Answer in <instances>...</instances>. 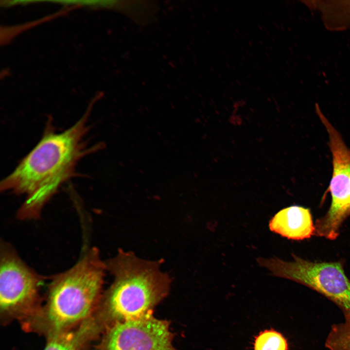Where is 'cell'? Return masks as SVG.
I'll return each instance as SVG.
<instances>
[{
	"instance_id": "6da1fadb",
	"label": "cell",
	"mask_w": 350,
	"mask_h": 350,
	"mask_svg": "<svg viewBox=\"0 0 350 350\" xmlns=\"http://www.w3.org/2000/svg\"><path fill=\"white\" fill-rule=\"evenodd\" d=\"M94 102L75 123L62 132H57L52 120H48L38 143L1 181V192L25 196L17 212L19 219L39 218L60 187L75 176L80 160L105 147L102 142L89 146L87 139Z\"/></svg>"
},
{
	"instance_id": "7a4b0ae2",
	"label": "cell",
	"mask_w": 350,
	"mask_h": 350,
	"mask_svg": "<svg viewBox=\"0 0 350 350\" xmlns=\"http://www.w3.org/2000/svg\"><path fill=\"white\" fill-rule=\"evenodd\" d=\"M105 262L114 280L92 317L101 333L116 323L153 314L169 294L171 279L161 270L160 261L143 259L121 249Z\"/></svg>"
},
{
	"instance_id": "3957f363",
	"label": "cell",
	"mask_w": 350,
	"mask_h": 350,
	"mask_svg": "<svg viewBox=\"0 0 350 350\" xmlns=\"http://www.w3.org/2000/svg\"><path fill=\"white\" fill-rule=\"evenodd\" d=\"M106 271L98 249H88L72 267L51 277L46 303L28 328L50 336L91 318L103 295Z\"/></svg>"
},
{
	"instance_id": "277c9868",
	"label": "cell",
	"mask_w": 350,
	"mask_h": 350,
	"mask_svg": "<svg viewBox=\"0 0 350 350\" xmlns=\"http://www.w3.org/2000/svg\"><path fill=\"white\" fill-rule=\"evenodd\" d=\"M42 276L27 265L14 248L1 242L0 310L6 320L18 319L27 326L39 315Z\"/></svg>"
},
{
	"instance_id": "5b68a950",
	"label": "cell",
	"mask_w": 350,
	"mask_h": 350,
	"mask_svg": "<svg viewBox=\"0 0 350 350\" xmlns=\"http://www.w3.org/2000/svg\"><path fill=\"white\" fill-rule=\"evenodd\" d=\"M293 262L277 258L257 259L273 275L305 285L332 301L344 315H350V280L339 262H313L293 256Z\"/></svg>"
},
{
	"instance_id": "8992f818",
	"label": "cell",
	"mask_w": 350,
	"mask_h": 350,
	"mask_svg": "<svg viewBox=\"0 0 350 350\" xmlns=\"http://www.w3.org/2000/svg\"><path fill=\"white\" fill-rule=\"evenodd\" d=\"M315 111L329 134L332 173L327 190L331 193V204L327 213L316 221L314 235L333 240L338 236L343 222L350 216V149L317 104Z\"/></svg>"
},
{
	"instance_id": "52a82bcc",
	"label": "cell",
	"mask_w": 350,
	"mask_h": 350,
	"mask_svg": "<svg viewBox=\"0 0 350 350\" xmlns=\"http://www.w3.org/2000/svg\"><path fill=\"white\" fill-rule=\"evenodd\" d=\"M170 322L153 314L130 319L106 328L99 350H178L173 345Z\"/></svg>"
},
{
	"instance_id": "ba28073f",
	"label": "cell",
	"mask_w": 350,
	"mask_h": 350,
	"mask_svg": "<svg viewBox=\"0 0 350 350\" xmlns=\"http://www.w3.org/2000/svg\"><path fill=\"white\" fill-rule=\"evenodd\" d=\"M269 227L283 237L297 240L309 238L315 232L310 210L299 206L280 210L269 221Z\"/></svg>"
},
{
	"instance_id": "9c48e42d",
	"label": "cell",
	"mask_w": 350,
	"mask_h": 350,
	"mask_svg": "<svg viewBox=\"0 0 350 350\" xmlns=\"http://www.w3.org/2000/svg\"><path fill=\"white\" fill-rule=\"evenodd\" d=\"M312 10L320 12L326 28L343 31L350 27V0H307L302 1Z\"/></svg>"
},
{
	"instance_id": "30bf717a",
	"label": "cell",
	"mask_w": 350,
	"mask_h": 350,
	"mask_svg": "<svg viewBox=\"0 0 350 350\" xmlns=\"http://www.w3.org/2000/svg\"><path fill=\"white\" fill-rule=\"evenodd\" d=\"M90 338L82 326L74 332L70 331L49 336L44 350H80L83 342Z\"/></svg>"
},
{
	"instance_id": "8fae6325",
	"label": "cell",
	"mask_w": 350,
	"mask_h": 350,
	"mask_svg": "<svg viewBox=\"0 0 350 350\" xmlns=\"http://www.w3.org/2000/svg\"><path fill=\"white\" fill-rule=\"evenodd\" d=\"M286 339L274 330H266L256 336L254 350H288Z\"/></svg>"
}]
</instances>
